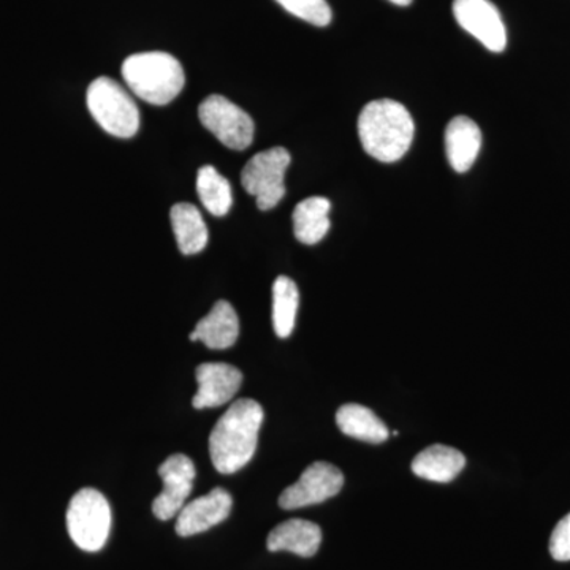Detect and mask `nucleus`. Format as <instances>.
<instances>
[{
    "label": "nucleus",
    "instance_id": "obj_24",
    "mask_svg": "<svg viewBox=\"0 0 570 570\" xmlns=\"http://www.w3.org/2000/svg\"><path fill=\"white\" fill-rule=\"evenodd\" d=\"M390 2L395 3V6L407 7L411 6L412 0H390Z\"/></svg>",
    "mask_w": 570,
    "mask_h": 570
},
{
    "label": "nucleus",
    "instance_id": "obj_5",
    "mask_svg": "<svg viewBox=\"0 0 570 570\" xmlns=\"http://www.w3.org/2000/svg\"><path fill=\"white\" fill-rule=\"evenodd\" d=\"M67 530L78 549L102 550L111 530V509L100 491L82 489L71 498L67 509Z\"/></svg>",
    "mask_w": 570,
    "mask_h": 570
},
{
    "label": "nucleus",
    "instance_id": "obj_16",
    "mask_svg": "<svg viewBox=\"0 0 570 570\" xmlns=\"http://www.w3.org/2000/svg\"><path fill=\"white\" fill-rule=\"evenodd\" d=\"M466 466V459L460 450L449 445H431L412 461V472L430 482L449 483Z\"/></svg>",
    "mask_w": 570,
    "mask_h": 570
},
{
    "label": "nucleus",
    "instance_id": "obj_10",
    "mask_svg": "<svg viewBox=\"0 0 570 570\" xmlns=\"http://www.w3.org/2000/svg\"><path fill=\"white\" fill-rule=\"evenodd\" d=\"M453 14L464 31L475 37L493 52H502L508 45V32L501 13L490 0H455Z\"/></svg>",
    "mask_w": 570,
    "mask_h": 570
},
{
    "label": "nucleus",
    "instance_id": "obj_6",
    "mask_svg": "<svg viewBox=\"0 0 570 570\" xmlns=\"http://www.w3.org/2000/svg\"><path fill=\"white\" fill-rule=\"evenodd\" d=\"M291 160L287 149L272 148L255 154L243 168V187L247 194L254 195L261 212H269L283 200L285 171Z\"/></svg>",
    "mask_w": 570,
    "mask_h": 570
},
{
    "label": "nucleus",
    "instance_id": "obj_20",
    "mask_svg": "<svg viewBox=\"0 0 570 570\" xmlns=\"http://www.w3.org/2000/svg\"><path fill=\"white\" fill-rule=\"evenodd\" d=\"M197 193L206 212L214 216H225L230 212L234 204L230 183L213 165H206L198 170Z\"/></svg>",
    "mask_w": 570,
    "mask_h": 570
},
{
    "label": "nucleus",
    "instance_id": "obj_17",
    "mask_svg": "<svg viewBox=\"0 0 570 570\" xmlns=\"http://www.w3.org/2000/svg\"><path fill=\"white\" fill-rule=\"evenodd\" d=\"M336 423L346 436L371 444H382L390 436L387 425L371 409L362 404L351 403L341 406L336 412Z\"/></svg>",
    "mask_w": 570,
    "mask_h": 570
},
{
    "label": "nucleus",
    "instance_id": "obj_12",
    "mask_svg": "<svg viewBox=\"0 0 570 570\" xmlns=\"http://www.w3.org/2000/svg\"><path fill=\"white\" fill-rule=\"evenodd\" d=\"M198 390L193 400L195 409L220 407L234 400L242 389L243 374L227 363H204L195 371Z\"/></svg>",
    "mask_w": 570,
    "mask_h": 570
},
{
    "label": "nucleus",
    "instance_id": "obj_19",
    "mask_svg": "<svg viewBox=\"0 0 570 570\" xmlns=\"http://www.w3.org/2000/svg\"><path fill=\"white\" fill-rule=\"evenodd\" d=\"M171 227L184 255L202 253L208 245V228L197 206L178 204L170 212Z\"/></svg>",
    "mask_w": 570,
    "mask_h": 570
},
{
    "label": "nucleus",
    "instance_id": "obj_23",
    "mask_svg": "<svg viewBox=\"0 0 570 570\" xmlns=\"http://www.w3.org/2000/svg\"><path fill=\"white\" fill-rule=\"evenodd\" d=\"M550 553L553 560L570 561V513L551 532Z\"/></svg>",
    "mask_w": 570,
    "mask_h": 570
},
{
    "label": "nucleus",
    "instance_id": "obj_14",
    "mask_svg": "<svg viewBox=\"0 0 570 570\" xmlns=\"http://www.w3.org/2000/svg\"><path fill=\"white\" fill-rule=\"evenodd\" d=\"M239 336V321L234 306L228 302H217L213 309L190 333V341H202L208 348L224 351L234 346Z\"/></svg>",
    "mask_w": 570,
    "mask_h": 570
},
{
    "label": "nucleus",
    "instance_id": "obj_13",
    "mask_svg": "<svg viewBox=\"0 0 570 570\" xmlns=\"http://www.w3.org/2000/svg\"><path fill=\"white\" fill-rule=\"evenodd\" d=\"M482 148V132L468 116H456L445 129V154L456 174L471 170Z\"/></svg>",
    "mask_w": 570,
    "mask_h": 570
},
{
    "label": "nucleus",
    "instance_id": "obj_1",
    "mask_svg": "<svg viewBox=\"0 0 570 570\" xmlns=\"http://www.w3.org/2000/svg\"><path fill=\"white\" fill-rule=\"evenodd\" d=\"M264 409L254 400H238L213 428L209 455L220 474H235L246 466L257 450Z\"/></svg>",
    "mask_w": 570,
    "mask_h": 570
},
{
    "label": "nucleus",
    "instance_id": "obj_8",
    "mask_svg": "<svg viewBox=\"0 0 570 570\" xmlns=\"http://www.w3.org/2000/svg\"><path fill=\"white\" fill-rule=\"evenodd\" d=\"M344 487V475L333 464L316 461L303 471L302 478L279 497L284 510L309 508L335 498Z\"/></svg>",
    "mask_w": 570,
    "mask_h": 570
},
{
    "label": "nucleus",
    "instance_id": "obj_22",
    "mask_svg": "<svg viewBox=\"0 0 570 570\" xmlns=\"http://www.w3.org/2000/svg\"><path fill=\"white\" fill-rule=\"evenodd\" d=\"M276 2L288 13L318 28H324L332 22V9L325 0H276Z\"/></svg>",
    "mask_w": 570,
    "mask_h": 570
},
{
    "label": "nucleus",
    "instance_id": "obj_18",
    "mask_svg": "<svg viewBox=\"0 0 570 570\" xmlns=\"http://www.w3.org/2000/svg\"><path fill=\"white\" fill-rule=\"evenodd\" d=\"M330 209L332 204L325 197H311L299 202L292 216L296 239L307 246L322 242L330 230Z\"/></svg>",
    "mask_w": 570,
    "mask_h": 570
},
{
    "label": "nucleus",
    "instance_id": "obj_11",
    "mask_svg": "<svg viewBox=\"0 0 570 570\" xmlns=\"http://www.w3.org/2000/svg\"><path fill=\"white\" fill-rule=\"evenodd\" d=\"M234 505L230 493L224 489H214L205 497L186 502L176 515V534L181 538L200 534L228 519Z\"/></svg>",
    "mask_w": 570,
    "mask_h": 570
},
{
    "label": "nucleus",
    "instance_id": "obj_9",
    "mask_svg": "<svg viewBox=\"0 0 570 570\" xmlns=\"http://www.w3.org/2000/svg\"><path fill=\"white\" fill-rule=\"evenodd\" d=\"M159 475L163 479L164 490L154 499L153 513L157 519L168 521L175 519L186 505L187 498L193 493L197 471L189 456L176 453L160 464Z\"/></svg>",
    "mask_w": 570,
    "mask_h": 570
},
{
    "label": "nucleus",
    "instance_id": "obj_4",
    "mask_svg": "<svg viewBox=\"0 0 570 570\" xmlns=\"http://www.w3.org/2000/svg\"><path fill=\"white\" fill-rule=\"evenodd\" d=\"M88 108L97 124L110 135L130 138L140 129V110L130 94L111 78L100 77L86 94Z\"/></svg>",
    "mask_w": 570,
    "mask_h": 570
},
{
    "label": "nucleus",
    "instance_id": "obj_21",
    "mask_svg": "<svg viewBox=\"0 0 570 570\" xmlns=\"http://www.w3.org/2000/svg\"><path fill=\"white\" fill-rule=\"evenodd\" d=\"M298 305V287L294 281L287 276L277 277L273 284V325L276 335L283 340L294 332Z\"/></svg>",
    "mask_w": 570,
    "mask_h": 570
},
{
    "label": "nucleus",
    "instance_id": "obj_7",
    "mask_svg": "<svg viewBox=\"0 0 570 570\" xmlns=\"http://www.w3.org/2000/svg\"><path fill=\"white\" fill-rule=\"evenodd\" d=\"M198 118L217 140L234 151H245L253 145V118L223 96L206 97L198 107Z\"/></svg>",
    "mask_w": 570,
    "mask_h": 570
},
{
    "label": "nucleus",
    "instance_id": "obj_2",
    "mask_svg": "<svg viewBox=\"0 0 570 570\" xmlns=\"http://www.w3.org/2000/svg\"><path fill=\"white\" fill-rule=\"evenodd\" d=\"M415 126L411 112L395 100H373L358 118V135L367 156L379 163L403 159L414 140Z\"/></svg>",
    "mask_w": 570,
    "mask_h": 570
},
{
    "label": "nucleus",
    "instance_id": "obj_3",
    "mask_svg": "<svg viewBox=\"0 0 570 570\" xmlns=\"http://www.w3.org/2000/svg\"><path fill=\"white\" fill-rule=\"evenodd\" d=\"M122 77L135 96L157 107L175 100L186 82L178 59L160 51L127 58L122 63Z\"/></svg>",
    "mask_w": 570,
    "mask_h": 570
},
{
    "label": "nucleus",
    "instance_id": "obj_15",
    "mask_svg": "<svg viewBox=\"0 0 570 570\" xmlns=\"http://www.w3.org/2000/svg\"><path fill=\"white\" fill-rule=\"evenodd\" d=\"M322 531L313 521L294 519L277 524L266 539L269 551H291L311 558L321 549Z\"/></svg>",
    "mask_w": 570,
    "mask_h": 570
}]
</instances>
